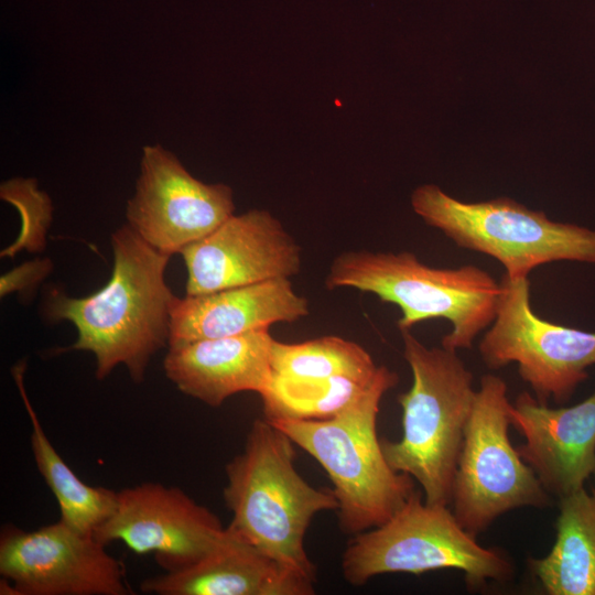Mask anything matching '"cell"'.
Segmentation results:
<instances>
[{"mask_svg": "<svg viewBox=\"0 0 595 595\" xmlns=\"http://www.w3.org/2000/svg\"><path fill=\"white\" fill-rule=\"evenodd\" d=\"M110 244L113 266L108 282L82 298L54 288L44 314L52 322L68 321L75 326L77 339L65 350L91 353L97 379L123 365L139 383L152 356L169 345L177 298L165 281L171 256L151 247L128 225L112 232Z\"/></svg>", "mask_w": 595, "mask_h": 595, "instance_id": "cell-1", "label": "cell"}, {"mask_svg": "<svg viewBox=\"0 0 595 595\" xmlns=\"http://www.w3.org/2000/svg\"><path fill=\"white\" fill-rule=\"evenodd\" d=\"M293 441L270 421L256 420L242 453L226 465L228 528L282 564L316 581L304 539L315 515L336 511L333 489L315 488L295 469Z\"/></svg>", "mask_w": 595, "mask_h": 595, "instance_id": "cell-2", "label": "cell"}, {"mask_svg": "<svg viewBox=\"0 0 595 595\" xmlns=\"http://www.w3.org/2000/svg\"><path fill=\"white\" fill-rule=\"evenodd\" d=\"M398 381V374L381 365L365 390L333 418L270 421L325 469L338 501L339 528L347 534L383 524L416 490L412 476L388 464L377 435L380 401Z\"/></svg>", "mask_w": 595, "mask_h": 595, "instance_id": "cell-3", "label": "cell"}, {"mask_svg": "<svg viewBox=\"0 0 595 595\" xmlns=\"http://www.w3.org/2000/svg\"><path fill=\"white\" fill-rule=\"evenodd\" d=\"M324 284L327 290L372 293L397 305L399 331H411L428 320L448 321L452 331L442 337L441 346L455 351L472 348L490 326L501 294L500 282L479 267L434 268L410 251H344L333 259Z\"/></svg>", "mask_w": 595, "mask_h": 595, "instance_id": "cell-4", "label": "cell"}, {"mask_svg": "<svg viewBox=\"0 0 595 595\" xmlns=\"http://www.w3.org/2000/svg\"><path fill=\"white\" fill-rule=\"evenodd\" d=\"M403 357L412 386L398 396L402 408V437L380 440L383 455L396 472L412 476L424 501L450 506L465 429L476 390L473 375L447 348H429L411 331H400Z\"/></svg>", "mask_w": 595, "mask_h": 595, "instance_id": "cell-5", "label": "cell"}, {"mask_svg": "<svg viewBox=\"0 0 595 595\" xmlns=\"http://www.w3.org/2000/svg\"><path fill=\"white\" fill-rule=\"evenodd\" d=\"M411 205L426 225L457 247L496 259L510 278L558 261L595 264V230L553 221L508 197L467 203L424 184L413 191Z\"/></svg>", "mask_w": 595, "mask_h": 595, "instance_id": "cell-6", "label": "cell"}, {"mask_svg": "<svg viewBox=\"0 0 595 595\" xmlns=\"http://www.w3.org/2000/svg\"><path fill=\"white\" fill-rule=\"evenodd\" d=\"M441 569L462 571L474 588L488 580L508 582L513 575L501 550L478 544L448 506L426 504L418 490L387 522L355 534L342 556L344 578L355 586L380 574Z\"/></svg>", "mask_w": 595, "mask_h": 595, "instance_id": "cell-7", "label": "cell"}, {"mask_svg": "<svg viewBox=\"0 0 595 595\" xmlns=\"http://www.w3.org/2000/svg\"><path fill=\"white\" fill-rule=\"evenodd\" d=\"M507 385L487 374L480 378L465 429L454 486L453 512L472 536L516 508H543L551 498L508 436Z\"/></svg>", "mask_w": 595, "mask_h": 595, "instance_id": "cell-8", "label": "cell"}, {"mask_svg": "<svg viewBox=\"0 0 595 595\" xmlns=\"http://www.w3.org/2000/svg\"><path fill=\"white\" fill-rule=\"evenodd\" d=\"M496 316L478 350L489 369L517 364L521 379L541 403L570 400L595 365V332L541 318L530 303L528 277L504 274Z\"/></svg>", "mask_w": 595, "mask_h": 595, "instance_id": "cell-9", "label": "cell"}, {"mask_svg": "<svg viewBox=\"0 0 595 595\" xmlns=\"http://www.w3.org/2000/svg\"><path fill=\"white\" fill-rule=\"evenodd\" d=\"M1 594L127 595L122 563L105 544L61 519L33 531L2 530Z\"/></svg>", "mask_w": 595, "mask_h": 595, "instance_id": "cell-10", "label": "cell"}, {"mask_svg": "<svg viewBox=\"0 0 595 595\" xmlns=\"http://www.w3.org/2000/svg\"><path fill=\"white\" fill-rule=\"evenodd\" d=\"M235 212L234 193L224 183L194 177L160 144L142 149L140 174L127 202V225L161 253H180L208 236Z\"/></svg>", "mask_w": 595, "mask_h": 595, "instance_id": "cell-11", "label": "cell"}, {"mask_svg": "<svg viewBox=\"0 0 595 595\" xmlns=\"http://www.w3.org/2000/svg\"><path fill=\"white\" fill-rule=\"evenodd\" d=\"M225 533L219 518L182 489L144 483L117 493L115 511L94 538L105 545L121 541L138 554L154 552L170 571L199 559Z\"/></svg>", "mask_w": 595, "mask_h": 595, "instance_id": "cell-12", "label": "cell"}, {"mask_svg": "<svg viewBox=\"0 0 595 595\" xmlns=\"http://www.w3.org/2000/svg\"><path fill=\"white\" fill-rule=\"evenodd\" d=\"M180 255L187 271L186 295L290 279L302 263L301 247L264 209L231 215Z\"/></svg>", "mask_w": 595, "mask_h": 595, "instance_id": "cell-13", "label": "cell"}, {"mask_svg": "<svg viewBox=\"0 0 595 595\" xmlns=\"http://www.w3.org/2000/svg\"><path fill=\"white\" fill-rule=\"evenodd\" d=\"M510 424L524 437L517 450L543 488L558 498L584 487L595 472V392L566 408H550L529 392L509 408Z\"/></svg>", "mask_w": 595, "mask_h": 595, "instance_id": "cell-14", "label": "cell"}, {"mask_svg": "<svg viewBox=\"0 0 595 595\" xmlns=\"http://www.w3.org/2000/svg\"><path fill=\"white\" fill-rule=\"evenodd\" d=\"M314 581L248 543L228 527L196 561L142 582L159 595H312Z\"/></svg>", "mask_w": 595, "mask_h": 595, "instance_id": "cell-15", "label": "cell"}, {"mask_svg": "<svg viewBox=\"0 0 595 595\" xmlns=\"http://www.w3.org/2000/svg\"><path fill=\"white\" fill-rule=\"evenodd\" d=\"M310 314L306 298L290 279L176 298L169 347L186 343L269 329L275 323H294Z\"/></svg>", "mask_w": 595, "mask_h": 595, "instance_id": "cell-16", "label": "cell"}, {"mask_svg": "<svg viewBox=\"0 0 595 595\" xmlns=\"http://www.w3.org/2000/svg\"><path fill=\"white\" fill-rule=\"evenodd\" d=\"M273 340L269 329H260L172 346L163 369L180 391L216 408L238 392L264 390Z\"/></svg>", "mask_w": 595, "mask_h": 595, "instance_id": "cell-17", "label": "cell"}, {"mask_svg": "<svg viewBox=\"0 0 595 595\" xmlns=\"http://www.w3.org/2000/svg\"><path fill=\"white\" fill-rule=\"evenodd\" d=\"M559 509L555 542L530 567L550 595H595V490L559 498Z\"/></svg>", "mask_w": 595, "mask_h": 595, "instance_id": "cell-18", "label": "cell"}, {"mask_svg": "<svg viewBox=\"0 0 595 595\" xmlns=\"http://www.w3.org/2000/svg\"><path fill=\"white\" fill-rule=\"evenodd\" d=\"M24 370L25 363L20 361L12 372L30 418L31 447L36 467L57 500L61 520L94 537L95 531L115 511L117 491L84 483L56 452L28 398L23 382Z\"/></svg>", "mask_w": 595, "mask_h": 595, "instance_id": "cell-19", "label": "cell"}, {"mask_svg": "<svg viewBox=\"0 0 595 595\" xmlns=\"http://www.w3.org/2000/svg\"><path fill=\"white\" fill-rule=\"evenodd\" d=\"M272 374L289 378L346 377L369 383L378 369L370 354L359 344L327 335L302 343L273 340Z\"/></svg>", "mask_w": 595, "mask_h": 595, "instance_id": "cell-20", "label": "cell"}, {"mask_svg": "<svg viewBox=\"0 0 595 595\" xmlns=\"http://www.w3.org/2000/svg\"><path fill=\"white\" fill-rule=\"evenodd\" d=\"M369 383L346 377L309 379L272 374L259 396L268 421L326 420L353 402Z\"/></svg>", "mask_w": 595, "mask_h": 595, "instance_id": "cell-21", "label": "cell"}, {"mask_svg": "<svg viewBox=\"0 0 595 595\" xmlns=\"http://www.w3.org/2000/svg\"><path fill=\"white\" fill-rule=\"evenodd\" d=\"M1 198L14 205L21 216V231L17 240L1 251V257H13L20 250L39 252L45 248L46 232L52 220V203L40 191L33 178H12L1 184Z\"/></svg>", "mask_w": 595, "mask_h": 595, "instance_id": "cell-22", "label": "cell"}, {"mask_svg": "<svg viewBox=\"0 0 595 595\" xmlns=\"http://www.w3.org/2000/svg\"><path fill=\"white\" fill-rule=\"evenodd\" d=\"M53 270L48 258H35L11 269L0 278L1 298L12 292H29L35 289Z\"/></svg>", "mask_w": 595, "mask_h": 595, "instance_id": "cell-23", "label": "cell"}, {"mask_svg": "<svg viewBox=\"0 0 595 595\" xmlns=\"http://www.w3.org/2000/svg\"><path fill=\"white\" fill-rule=\"evenodd\" d=\"M593 475H594V477H595V472H594V474H593ZM593 490H595V488H594Z\"/></svg>", "mask_w": 595, "mask_h": 595, "instance_id": "cell-24", "label": "cell"}]
</instances>
